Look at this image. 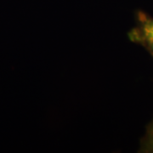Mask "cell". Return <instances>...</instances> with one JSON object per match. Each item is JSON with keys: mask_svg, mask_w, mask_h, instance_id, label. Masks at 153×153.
<instances>
[{"mask_svg": "<svg viewBox=\"0 0 153 153\" xmlns=\"http://www.w3.org/2000/svg\"><path fill=\"white\" fill-rule=\"evenodd\" d=\"M132 43L142 46L153 58V17L143 10L135 14V25L128 32Z\"/></svg>", "mask_w": 153, "mask_h": 153, "instance_id": "6da1fadb", "label": "cell"}, {"mask_svg": "<svg viewBox=\"0 0 153 153\" xmlns=\"http://www.w3.org/2000/svg\"><path fill=\"white\" fill-rule=\"evenodd\" d=\"M139 152L153 153V119L146 127V130L140 140Z\"/></svg>", "mask_w": 153, "mask_h": 153, "instance_id": "7a4b0ae2", "label": "cell"}]
</instances>
